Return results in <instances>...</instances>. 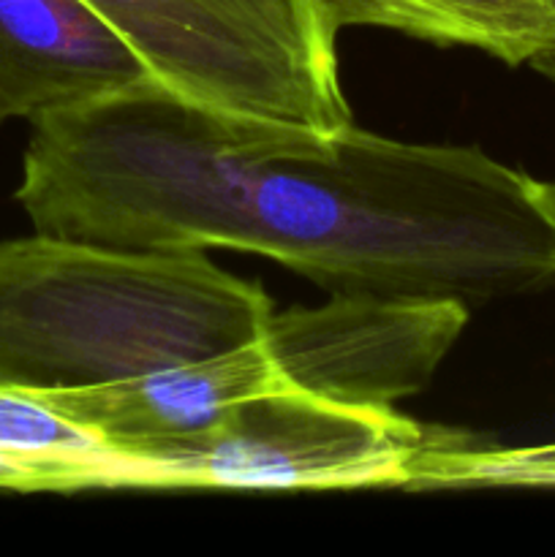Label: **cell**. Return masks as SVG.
Returning a JSON list of instances; mask_svg holds the SVG:
<instances>
[{"instance_id":"11","label":"cell","mask_w":555,"mask_h":557,"mask_svg":"<svg viewBox=\"0 0 555 557\" xmlns=\"http://www.w3.org/2000/svg\"><path fill=\"white\" fill-rule=\"evenodd\" d=\"M533 69L542 71L544 76H550V79L555 82V58H542V60H536V63H533Z\"/></svg>"},{"instance_id":"7","label":"cell","mask_w":555,"mask_h":557,"mask_svg":"<svg viewBox=\"0 0 555 557\" xmlns=\"http://www.w3.org/2000/svg\"><path fill=\"white\" fill-rule=\"evenodd\" d=\"M272 389H283L281 379L261 341H254L118 384L36 395L112 451H125L201 433L237 403Z\"/></svg>"},{"instance_id":"9","label":"cell","mask_w":555,"mask_h":557,"mask_svg":"<svg viewBox=\"0 0 555 557\" xmlns=\"http://www.w3.org/2000/svg\"><path fill=\"white\" fill-rule=\"evenodd\" d=\"M136 468L36 392L0 384V493L134 487Z\"/></svg>"},{"instance_id":"5","label":"cell","mask_w":555,"mask_h":557,"mask_svg":"<svg viewBox=\"0 0 555 557\" xmlns=\"http://www.w3.org/2000/svg\"><path fill=\"white\" fill-rule=\"evenodd\" d=\"M468 319L452 299L332 294L319 308L272 310L259 341L283 389L390 411L433 381Z\"/></svg>"},{"instance_id":"4","label":"cell","mask_w":555,"mask_h":557,"mask_svg":"<svg viewBox=\"0 0 555 557\" xmlns=\"http://www.w3.org/2000/svg\"><path fill=\"white\" fill-rule=\"evenodd\" d=\"M395 408H354L297 389H272L229 408L212 428L118 451L136 462L141 490L408 487L435 441Z\"/></svg>"},{"instance_id":"12","label":"cell","mask_w":555,"mask_h":557,"mask_svg":"<svg viewBox=\"0 0 555 557\" xmlns=\"http://www.w3.org/2000/svg\"><path fill=\"white\" fill-rule=\"evenodd\" d=\"M544 58H555V52L553 54H544ZM539 60H542V58H539Z\"/></svg>"},{"instance_id":"6","label":"cell","mask_w":555,"mask_h":557,"mask_svg":"<svg viewBox=\"0 0 555 557\" xmlns=\"http://www.w3.org/2000/svg\"><path fill=\"white\" fill-rule=\"evenodd\" d=\"M147 76L85 0H0V123L33 125Z\"/></svg>"},{"instance_id":"1","label":"cell","mask_w":555,"mask_h":557,"mask_svg":"<svg viewBox=\"0 0 555 557\" xmlns=\"http://www.w3.org/2000/svg\"><path fill=\"white\" fill-rule=\"evenodd\" d=\"M33 232L267 256L330 294L466 308L555 288V183L473 145L243 117L136 82L30 125Z\"/></svg>"},{"instance_id":"8","label":"cell","mask_w":555,"mask_h":557,"mask_svg":"<svg viewBox=\"0 0 555 557\" xmlns=\"http://www.w3.org/2000/svg\"><path fill=\"white\" fill-rule=\"evenodd\" d=\"M337 30L390 27L446 47H473L509 65L555 52V0H324Z\"/></svg>"},{"instance_id":"3","label":"cell","mask_w":555,"mask_h":557,"mask_svg":"<svg viewBox=\"0 0 555 557\" xmlns=\"http://www.w3.org/2000/svg\"><path fill=\"white\" fill-rule=\"evenodd\" d=\"M152 79L229 114L335 134L351 125L324 0H85Z\"/></svg>"},{"instance_id":"2","label":"cell","mask_w":555,"mask_h":557,"mask_svg":"<svg viewBox=\"0 0 555 557\" xmlns=\"http://www.w3.org/2000/svg\"><path fill=\"white\" fill-rule=\"evenodd\" d=\"M272 299L205 250L0 239V384H118L259 341Z\"/></svg>"},{"instance_id":"10","label":"cell","mask_w":555,"mask_h":557,"mask_svg":"<svg viewBox=\"0 0 555 557\" xmlns=\"http://www.w3.org/2000/svg\"><path fill=\"white\" fill-rule=\"evenodd\" d=\"M408 487H555V444L473 446L439 430L414 466Z\"/></svg>"}]
</instances>
